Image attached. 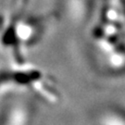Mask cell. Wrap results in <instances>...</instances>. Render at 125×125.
Listing matches in <instances>:
<instances>
[]
</instances>
